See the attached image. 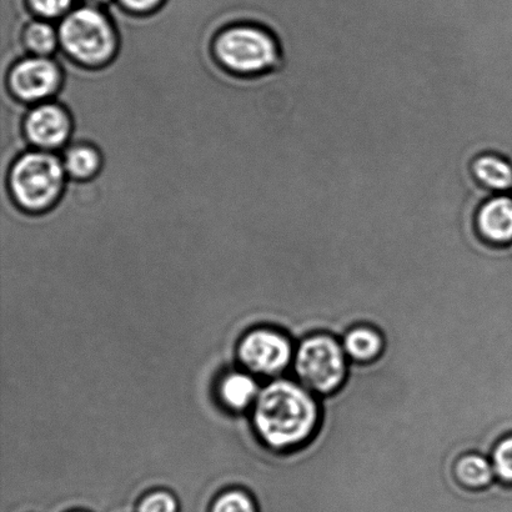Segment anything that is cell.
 I'll return each instance as SVG.
<instances>
[{"label": "cell", "instance_id": "1", "mask_svg": "<svg viewBox=\"0 0 512 512\" xmlns=\"http://www.w3.org/2000/svg\"><path fill=\"white\" fill-rule=\"evenodd\" d=\"M252 416L260 443L275 453H289L303 448L318 431L320 398L298 380L280 376L261 386Z\"/></svg>", "mask_w": 512, "mask_h": 512}, {"label": "cell", "instance_id": "2", "mask_svg": "<svg viewBox=\"0 0 512 512\" xmlns=\"http://www.w3.org/2000/svg\"><path fill=\"white\" fill-rule=\"evenodd\" d=\"M349 364L339 339L328 333H316L296 346L290 371L311 393L326 396L343 388Z\"/></svg>", "mask_w": 512, "mask_h": 512}, {"label": "cell", "instance_id": "3", "mask_svg": "<svg viewBox=\"0 0 512 512\" xmlns=\"http://www.w3.org/2000/svg\"><path fill=\"white\" fill-rule=\"evenodd\" d=\"M214 54L230 72L259 77L273 72L281 62L278 39L261 25H239L218 35Z\"/></svg>", "mask_w": 512, "mask_h": 512}, {"label": "cell", "instance_id": "4", "mask_svg": "<svg viewBox=\"0 0 512 512\" xmlns=\"http://www.w3.org/2000/svg\"><path fill=\"white\" fill-rule=\"evenodd\" d=\"M65 174L63 162L47 150L25 153L10 170V193L23 210L43 212L62 194Z\"/></svg>", "mask_w": 512, "mask_h": 512}, {"label": "cell", "instance_id": "5", "mask_svg": "<svg viewBox=\"0 0 512 512\" xmlns=\"http://www.w3.org/2000/svg\"><path fill=\"white\" fill-rule=\"evenodd\" d=\"M58 34L64 52L85 67L108 63L117 52L118 39L113 25L94 8L69 13L60 24Z\"/></svg>", "mask_w": 512, "mask_h": 512}, {"label": "cell", "instance_id": "6", "mask_svg": "<svg viewBox=\"0 0 512 512\" xmlns=\"http://www.w3.org/2000/svg\"><path fill=\"white\" fill-rule=\"evenodd\" d=\"M295 349L294 341L284 331L260 326L240 341L238 356L250 374L273 380L290 376Z\"/></svg>", "mask_w": 512, "mask_h": 512}, {"label": "cell", "instance_id": "7", "mask_svg": "<svg viewBox=\"0 0 512 512\" xmlns=\"http://www.w3.org/2000/svg\"><path fill=\"white\" fill-rule=\"evenodd\" d=\"M62 82L58 64L47 57L20 60L9 73V88L22 102L34 103L53 95Z\"/></svg>", "mask_w": 512, "mask_h": 512}, {"label": "cell", "instance_id": "8", "mask_svg": "<svg viewBox=\"0 0 512 512\" xmlns=\"http://www.w3.org/2000/svg\"><path fill=\"white\" fill-rule=\"evenodd\" d=\"M24 130L30 143L48 152L68 142L72 134V120L60 105L45 103L29 112Z\"/></svg>", "mask_w": 512, "mask_h": 512}, {"label": "cell", "instance_id": "9", "mask_svg": "<svg viewBox=\"0 0 512 512\" xmlns=\"http://www.w3.org/2000/svg\"><path fill=\"white\" fill-rule=\"evenodd\" d=\"M480 237L490 244L512 243V197L509 194H494L485 200L476 217Z\"/></svg>", "mask_w": 512, "mask_h": 512}, {"label": "cell", "instance_id": "10", "mask_svg": "<svg viewBox=\"0 0 512 512\" xmlns=\"http://www.w3.org/2000/svg\"><path fill=\"white\" fill-rule=\"evenodd\" d=\"M341 345L350 361L368 364L383 354L385 341L378 329L370 325H359L344 335Z\"/></svg>", "mask_w": 512, "mask_h": 512}, {"label": "cell", "instance_id": "11", "mask_svg": "<svg viewBox=\"0 0 512 512\" xmlns=\"http://www.w3.org/2000/svg\"><path fill=\"white\" fill-rule=\"evenodd\" d=\"M473 174L491 193L508 194L512 189V163L499 154L485 153L476 158Z\"/></svg>", "mask_w": 512, "mask_h": 512}, {"label": "cell", "instance_id": "12", "mask_svg": "<svg viewBox=\"0 0 512 512\" xmlns=\"http://www.w3.org/2000/svg\"><path fill=\"white\" fill-rule=\"evenodd\" d=\"M454 475L461 486L473 491L488 489L496 481L489 456L479 453L460 456L454 465Z\"/></svg>", "mask_w": 512, "mask_h": 512}, {"label": "cell", "instance_id": "13", "mask_svg": "<svg viewBox=\"0 0 512 512\" xmlns=\"http://www.w3.org/2000/svg\"><path fill=\"white\" fill-rule=\"evenodd\" d=\"M260 385L250 373H233L225 376L220 384V398L233 410L253 406L260 393Z\"/></svg>", "mask_w": 512, "mask_h": 512}, {"label": "cell", "instance_id": "14", "mask_svg": "<svg viewBox=\"0 0 512 512\" xmlns=\"http://www.w3.org/2000/svg\"><path fill=\"white\" fill-rule=\"evenodd\" d=\"M63 164L65 172L73 179L88 180L99 172L102 158L97 149L87 144H78L65 153Z\"/></svg>", "mask_w": 512, "mask_h": 512}, {"label": "cell", "instance_id": "15", "mask_svg": "<svg viewBox=\"0 0 512 512\" xmlns=\"http://www.w3.org/2000/svg\"><path fill=\"white\" fill-rule=\"evenodd\" d=\"M59 42V34L52 25L45 22H33L24 32V44L35 57H47L52 54Z\"/></svg>", "mask_w": 512, "mask_h": 512}, {"label": "cell", "instance_id": "16", "mask_svg": "<svg viewBox=\"0 0 512 512\" xmlns=\"http://www.w3.org/2000/svg\"><path fill=\"white\" fill-rule=\"evenodd\" d=\"M496 480L504 485H512V434L505 436L495 445L490 455Z\"/></svg>", "mask_w": 512, "mask_h": 512}, {"label": "cell", "instance_id": "17", "mask_svg": "<svg viewBox=\"0 0 512 512\" xmlns=\"http://www.w3.org/2000/svg\"><path fill=\"white\" fill-rule=\"evenodd\" d=\"M212 512H259L258 505L244 491H227L214 501Z\"/></svg>", "mask_w": 512, "mask_h": 512}, {"label": "cell", "instance_id": "18", "mask_svg": "<svg viewBox=\"0 0 512 512\" xmlns=\"http://www.w3.org/2000/svg\"><path fill=\"white\" fill-rule=\"evenodd\" d=\"M177 499L168 491H154L140 501L138 512H178Z\"/></svg>", "mask_w": 512, "mask_h": 512}, {"label": "cell", "instance_id": "19", "mask_svg": "<svg viewBox=\"0 0 512 512\" xmlns=\"http://www.w3.org/2000/svg\"><path fill=\"white\" fill-rule=\"evenodd\" d=\"M73 0H29L30 8L43 18H58L67 12Z\"/></svg>", "mask_w": 512, "mask_h": 512}, {"label": "cell", "instance_id": "20", "mask_svg": "<svg viewBox=\"0 0 512 512\" xmlns=\"http://www.w3.org/2000/svg\"><path fill=\"white\" fill-rule=\"evenodd\" d=\"M123 7L135 13H145L158 7L162 0H120Z\"/></svg>", "mask_w": 512, "mask_h": 512}, {"label": "cell", "instance_id": "21", "mask_svg": "<svg viewBox=\"0 0 512 512\" xmlns=\"http://www.w3.org/2000/svg\"><path fill=\"white\" fill-rule=\"evenodd\" d=\"M87 2L98 4V3L108 2V0H87Z\"/></svg>", "mask_w": 512, "mask_h": 512}]
</instances>
